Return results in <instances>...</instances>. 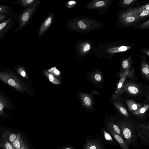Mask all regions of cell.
I'll list each match as a JSON object with an SVG mask.
<instances>
[{
	"label": "cell",
	"mask_w": 149,
	"mask_h": 149,
	"mask_svg": "<svg viewBox=\"0 0 149 149\" xmlns=\"http://www.w3.org/2000/svg\"><path fill=\"white\" fill-rule=\"evenodd\" d=\"M122 94L131 99L148 103L149 86L142 82L128 79L125 81L120 91L116 95L120 96Z\"/></svg>",
	"instance_id": "1"
},
{
	"label": "cell",
	"mask_w": 149,
	"mask_h": 149,
	"mask_svg": "<svg viewBox=\"0 0 149 149\" xmlns=\"http://www.w3.org/2000/svg\"><path fill=\"white\" fill-rule=\"evenodd\" d=\"M121 130L123 138L128 146L139 147L138 136L132 119L127 118L116 115L111 116Z\"/></svg>",
	"instance_id": "2"
},
{
	"label": "cell",
	"mask_w": 149,
	"mask_h": 149,
	"mask_svg": "<svg viewBox=\"0 0 149 149\" xmlns=\"http://www.w3.org/2000/svg\"><path fill=\"white\" fill-rule=\"evenodd\" d=\"M41 1L36 0L33 4L24 9L13 13V19L15 22H18V26L14 33L23 29L28 24L36 11Z\"/></svg>",
	"instance_id": "3"
},
{
	"label": "cell",
	"mask_w": 149,
	"mask_h": 149,
	"mask_svg": "<svg viewBox=\"0 0 149 149\" xmlns=\"http://www.w3.org/2000/svg\"><path fill=\"white\" fill-rule=\"evenodd\" d=\"M98 22L94 20L83 17H75L67 23V28L74 32H86L98 27Z\"/></svg>",
	"instance_id": "4"
},
{
	"label": "cell",
	"mask_w": 149,
	"mask_h": 149,
	"mask_svg": "<svg viewBox=\"0 0 149 149\" xmlns=\"http://www.w3.org/2000/svg\"><path fill=\"white\" fill-rule=\"evenodd\" d=\"M137 133V136L141 140L142 145H149V124L147 125L139 123L132 119Z\"/></svg>",
	"instance_id": "5"
},
{
	"label": "cell",
	"mask_w": 149,
	"mask_h": 149,
	"mask_svg": "<svg viewBox=\"0 0 149 149\" xmlns=\"http://www.w3.org/2000/svg\"><path fill=\"white\" fill-rule=\"evenodd\" d=\"M84 149H106L102 138L97 133L94 134V138L90 136L84 145Z\"/></svg>",
	"instance_id": "6"
},
{
	"label": "cell",
	"mask_w": 149,
	"mask_h": 149,
	"mask_svg": "<svg viewBox=\"0 0 149 149\" xmlns=\"http://www.w3.org/2000/svg\"><path fill=\"white\" fill-rule=\"evenodd\" d=\"M110 102L118 111L120 116L125 118H131L119 96L113 94L111 98Z\"/></svg>",
	"instance_id": "7"
},
{
	"label": "cell",
	"mask_w": 149,
	"mask_h": 149,
	"mask_svg": "<svg viewBox=\"0 0 149 149\" xmlns=\"http://www.w3.org/2000/svg\"><path fill=\"white\" fill-rule=\"evenodd\" d=\"M106 130H110L123 138L121 130L111 116L108 115L105 117L104 120V126Z\"/></svg>",
	"instance_id": "8"
},
{
	"label": "cell",
	"mask_w": 149,
	"mask_h": 149,
	"mask_svg": "<svg viewBox=\"0 0 149 149\" xmlns=\"http://www.w3.org/2000/svg\"><path fill=\"white\" fill-rule=\"evenodd\" d=\"M13 15L0 22V39L3 38L5 35L15 25Z\"/></svg>",
	"instance_id": "9"
},
{
	"label": "cell",
	"mask_w": 149,
	"mask_h": 149,
	"mask_svg": "<svg viewBox=\"0 0 149 149\" xmlns=\"http://www.w3.org/2000/svg\"><path fill=\"white\" fill-rule=\"evenodd\" d=\"M100 134L103 141L107 144L111 145L118 144L115 139L104 126L100 130Z\"/></svg>",
	"instance_id": "10"
},
{
	"label": "cell",
	"mask_w": 149,
	"mask_h": 149,
	"mask_svg": "<svg viewBox=\"0 0 149 149\" xmlns=\"http://www.w3.org/2000/svg\"><path fill=\"white\" fill-rule=\"evenodd\" d=\"M54 14L50 13L46 17L43 21L40 28L38 33V37H40L45 33L49 27L53 20Z\"/></svg>",
	"instance_id": "11"
},
{
	"label": "cell",
	"mask_w": 149,
	"mask_h": 149,
	"mask_svg": "<svg viewBox=\"0 0 149 149\" xmlns=\"http://www.w3.org/2000/svg\"><path fill=\"white\" fill-rule=\"evenodd\" d=\"M109 0H93L87 4L86 8L89 9L104 8L109 3Z\"/></svg>",
	"instance_id": "12"
},
{
	"label": "cell",
	"mask_w": 149,
	"mask_h": 149,
	"mask_svg": "<svg viewBox=\"0 0 149 149\" xmlns=\"http://www.w3.org/2000/svg\"><path fill=\"white\" fill-rule=\"evenodd\" d=\"M11 144L15 149H30L21 135L19 134H17L16 139Z\"/></svg>",
	"instance_id": "13"
},
{
	"label": "cell",
	"mask_w": 149,
	"mask_h": 149,
	"mask_svg": "<svg viewBox=\"0 0 149 149\" xmlns=\"http://www.w3.org/2000/svg\"><path fill=\"white\" fill-rule=\"evenodd\" d=\"M115 139L121 149H130L124 138L110 130H107Z\"/></svg>",
	"instance_id": "14"
},
{
	"label": "cell",
	"mask_w": 149,
	"mask_h": 149,
	"mask_svg": "<svg viewBox=\"0 0 149 149\" xmlns=\"http://www.w3.org/2000/svg\"><path fill=\"white\" fill-rule=\"evenodd\" d=\"M140 71L143 77L145 79L149 80V66L146 59L141 58Z\"/></svg>",
	"instance_id": "15"
},
{
	"label": "cell",
	"mask_w": 149,
	"mask_h": 149,
	"mask_svg": "<svg viewBox=\"0 0 149 149\" xmlns=\"http://www.w3.org/2000/svg\"><path fill=\"white\" fill-rule=\"evenodd\" d=\"M125 102L130 113L139 110L143 106V103H137L132 99H127Z\"/></svg>",
	"instance_id": "16"
},
{
	"label": "cell",
	"mask_w": 149,
	"mask_h": 149,
	"mask_svg": "<svg viewBox=\"0 0 149 149\" xmlns=\"http://www.w3.org/2000/svg\"><path fill=\"white\" fill-rule=\"evenodd\" d=\"M149 108L148 103H143V106L139 110L131 112L133 115L137 117L141 120L144 119L146 113Z\"/></svg>",
	"instance_id": "17"
},
{
	"label": "cell",
	"mask_w": 149,
	"mask_h": 149,
	"mask_svg": "<svg viewBox=\"0 0 149 149\" xmlns=\"http://www.w3.org/2000/svg\"><path fill=\"white\" fill-rule=\"evenodd\" d=\"M81 98L83 104L86 107L89 109L93 107V100L92 95L83 93L81 95Z\"/></svg>",
	"instance_id": "18"
},
{
	"label": "cell",
	"mask_w": 149,
	"mask_h": 149,
	"mask_svg": "<svg viewBox=\"0 0 149 149\" xmlns=\"http://www.w3.org/2000/svg\"><path fill=\"white\" fill-rule=\"evenodd\" d=\"M131 65V64L129 65L127 69L121 77L119 80L118 85L116 88V92L117 93L116 94H118L120 91L122 86L125 81V80L127 77L128 76L129 69Z\"/></svg>",
	"instance_id": "19"
},
{
	"label": "cell",
	"mask_w": 149,
	"mask_h": 149,
	"mask_svg": "<svg viewBox=\"0 0 149 149\" xmlns=\"http://www.w3.org/2000/svg\"><path fill=\"white\" fill-rule=\"evenodd\" d=\"M91 46L87 42H85L79 44L78 46H76L75 50L78 51L81 54H83L86 53L90 49Z\"/></svg>",
	"instance_id": "20"
},
{
	"label": "cell",
	"mask_w": 149,
	"mask_h": 149,
	"mask_svg": "<svg viewBox=\"0 0 149 149\" xmlns=\"http://www.w3.org/2000/svg\"><path fill=\"white\" fill-rule=\"evenodd\" d=\"M13 13L12 8L6 5H0V15L10 17Z\"/></svg>",
	"instance_id": "21"
},
{
	"label": "cell",
	"mask_w": 149,
	"mask_h": 149,
	"mask_svg": "<svg viewBox=\"0 0 149 149\" xmlns=\"http://www.w3.org/2000/svg\"><path fill=\"white\" fill-rule=\"evenodd\" d=\"M17 134L9 131H4L2 136L6 138L11 144L16 139Z\"/></svg>",
	"instance_id": "22"
},
{
	"label": "cell",
	"mask_w": 149,
	"mask_h": 149,
	"mask_svg": "<svg viewBox=\"0 0 149 149\" xmlns=\"http://www.w3.org/2000/svg\"><path fill=\"white\" fill-rule=\"evenodd\" d=\"M91 77L95 83H100L102 81V74L100 71H95L91 73Z\"/></svg>",
	"instance_id": "23"
},
{
	"label": "cell",
	"mask_w": 149,
	"mask_h": 149,
	"mask_svg": "<svg viewBox=\"0 0 149 149\" xmlns=\"http://www.w3.org/2000/svg\"><path fill=\"white\" fill-rule=\"evenodd\" d=\"M36 0H17L13 3L17 5H20L22 8H27L34 3Z\"/></svg>",
	"instance_id": "24"
},
{
	"label": "cell",
	"mask_w": 149,
	"mask_h": 149,
	"mask_svg": "<svg viewBox=\"0 0 149 149\" xmlns=\"http://www.w3.org/2000/svg\"><path fill=\"white\" fill-rule=\"evenodd\" d=\"M0 146L3 149H15L7 139L2 136L0 137Z\"/></svg>",
	"instance_id": "25"
},
{
	"label": "cell",
	"mask_w": 149,
	"mask_h": 149,
	"mask_svg": "<svg viewBox=\"0 0 149 149\" xmlns=\"http://www.w3.org/2000/svg\"><path fill=\"white\" fill-rule=\"evenodd\" d=\"M131 57L124 60L121 64V68L118 73L119 76L121 77L125 70L131 64Z\"/></svg>",
	"instance_id": "26"
},
{
	"label": "cell",
	"mask_w": 149,
	"mask_h": 149,
	"mask_svg": "<svg viewBox=\"0 0 149 149\" xmlns=\"http://www.w3.org/2000/svg\"><path fill=\"white\" fill-rule=\"evenodd\" d=\"M139 18L134 14H131L130 16L129 15L128 16H124L123 20L124 23L126 24L132 23L138 20Z\"/></svg>",
	"instance_id": "27"
},
{
	"label": "cell",
	"mask_w": 149,
	"mask_h": 149,
	"mask_svg": "<svg viewBox=\"0 0 149 149\" xmlns=\"http://www.w3.org/2000/svg\"><path fill=\"white\" fill-rule=\"evenodd\" d=\"M45 73L51 83L55 84H60V81L55 77L54 75L46 71L45 72Z\"/></svg>",
	"instance_id": "28"
},
{
	"label": "cell",
	"mask_w": 149,
	"mask_h": 149,
	"mask_svg": "<svg viewBox=\"0 0 149 149\" xmlns=\"http://www.w3.org/2000/svg\"><path fill=\"white\" fill-rule=\"evenodd\" d=\"M136 1V0H124L121 1V5L123 7H125L133 4Z\"/></svg>",
	"instance_id": "29"
},
{
	"label": "cell",
	"mask_w": 149,
	"mask_h": 149,
	"mask_svg": "<svg viewBox=\"0 0 149 149\" xmlns=\"http://www.w3.org/2000/svg\"><path fill=\"white\" fill-rule=\"evenodd\" d=\"M48 72L53 75L56 76L60 75L61 72L55 67H53L48 70Z\"/></svg>",
	"instance_id": "30"
},
{
	"label": "cell",
	"mask_w": 149,
	"mask_h": 149,
	"mask_svg": "<svg viewBox=\"0 0 149 149\" xmlns=\"http://www.w3.org/2000/svg\"><path fill=\"white\" fill-rule=\"evenodd\" d=\"M77 3V2L73 0L69 1L66 4V7L69 8H71L74 6Z\"/></svg>",
	"instance_id": "31"
},
{
	"label": "cell",
	"mask_w": 149,
	"mask_h": 149,
	"mask_svg": "<svg viewBox=\"0 0 149 149\" xmlns=\"http://www.w3.org/2000/svg\"><path fill=\"white\" fill-rule=\"evenodd\" d=\"M149 12L147 11L146 10H144L141 12L137 16L140 19L141 17H143L145 16H148L149 15Z\"/></svg>",
	"instance_id": "32"
},
{
	"label": "cell",
	"mask_w": 149,
	"mask_h": 149,
	"mask_svg": "<svg viewBox=\"0 0 149 149\" xmlns=\"http://www.w3.org/2000/svg\"><path fill=\"white\" fill-rule=\"evenodd\" d=\"M149 20L140 25V29L148 28L149 26Z\"/></svg>",
	"instance_id": "33"
},
{
	"label": "cell",
	"mask_w": 149,
	"mask_h": 149,
	"mask_svg": "<svg viewBox=\"0 0 149 149\" xmlns=\"http://www.w3.org/2000/svg\"><path fill=\"white\" fill-rule=\"evenodd\" d=\"M8 83L9 85L12 86H15L16 84V82L13 79H10L8 80Z\"/></svg>",
	"instance_id": "34"
},
{
	"label": "cell",
	"mask_w": 149,
	"mask_h": 149,
	"mask_svg": "<svg viewBox=\"0 0 149 149\" xmlns=\"http://www.w3.org/2000/svg\"><path fill=\"white\" fill-rule=\"evenodd\" d=\"M128 48L125 46H122L120 47L118 49V51L120 52H123L126 50Z\"/></svg>",
	"instance_id": "35"
},
{
	"label": "cell",
	"mask_w": 149,
	"mask_h": 149,
	"mask_svg": "<svg viewBox=\"0 0 149 149\" xmlns=\"http://www.w3.org/2000/svg\"><path fill=\"white\" fill-rule=\"evenodd\" d=\"M9 17H8L6 15H0V22Z\"/></svg>",
	"instance_id": "36"
},
{
	"label": "cell",
	"mask_w": 149,
	"mask_h": 149,
	"mask_svg": "<svg viewBox=\"0 0 149 149\" xmlns=\"http://www.w3.org/2000/svg\"><path fill=\"white\" fill-rule=\"evenodd\" d=\"M145 8L146 10L149 12V4L148 3L145 6Z\"/></svg>",
	"instance_id": "37"
},
{
	"label": "cell",
	"mask_w": 149,
	"mask_h": 149,
	"mask_svg": "<svg viewBox=\"0 0 149 149\" xmlns=\"http://www.w3.org/2000/svg\"><path fill=\"white\" fill-rule=\"evenodd\" d=\"M144 53L147 54L149 56V50L148 49V50H144L142 51Z\"/></svg>",
	"instance_id": "38"
},
{
	"label": "cell",
	"mask_w": 149,
	"mask_h": 149,
	"mask_svg": "<svg viewBox=\"0 0 149 149\" xmlns=\"http://www.w3.org/2000/svg\"><path fill=\"white\" fill-rule=\"evenodd\" d=\"M61 149H74L71 147L69 146V147H65Z\"/></svg>",
	"instance_id": "39"
},
{
	"label": "cell",
	"mask_w": 149,
	"mask_h": 149,
	"mask_svg": "<svg viewBox=\"0 0 149 149\" xmlns=\"http://www.w3.org/2000/svg\"><path fill=\"white\" fill-rule=\"evenodd\" d=\"M21 74L22 76L24 77L26 75V73L24 71H22L21 72Z\"/></svg>",
	"instance_id": "40"
},
{
	"label": "cell",
	"mask_w": 149,
	"mask_h": 149,
	"mask_svg": "<svg viewBox=\"0 0 149 149\" xmlns=\"http://www.w3.org/2000/svg\"><path fill=\"white\" fill-rule=\"evenodd\" d=\"M3 108V106L1 103H0V111L2 110Z\"/></svg>",
	"instance_id": "41"
},
{
	"label": "cell",
	"mask_w": 149,
	"mask_h": 149,
	"mask_svg": "<svg viewBox=\"0 0 149 149\" xmlns=\"http://www.w3.org/2000/svg\"><path fill=\"white\" fill-rule=\"evenodd\" d=\"M5 0H0V2L4 1Z\"/></svg>",
	"instance_id": "42"
},
{
	"label": "cell",
	"mask_w": 149,
	"mask_h": 149,
	"mask_svg": "<svg viewBox=\"0 0 149 149\" xmlns=\"http://www.w3.org/2000/svg\"><path fill=\"white\" fill-rule=\"evenodd\" d=\"M143 149L140 148V149Z\"/></svg>",
	"instance_id": "43"
}]
</instances>
